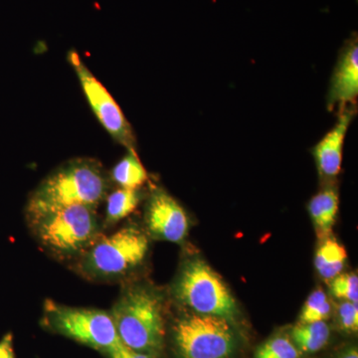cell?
Returning a JSON list of instances; mask_svg holds the SVG:
<instances>
[{
    "instance_id": "1",
    "label": "cell",
    "mask_w": 358,
    "mask_h": 358,
    "mask_svg": "<svg viewBox=\"0 0 358 358\" xmlns=\"http://www.w3.org/2000/svg\"><path fill=\"white\" fill-rule=\"evenodd\" d=\"M109 180L96 160L73 159L49 174L33 192L26 215L72 205L96 208L107 195Z\"/></svg>"
},
{
    "instance_id": "2",
    "label": "cell",
    "mask_w": 358,
    "mask_h": 358,
    "mask_svg": "<svg viewBox=\"0 0 358 358\" xmlns=\"http://www.w3.org/2000/svg\"><path fill=\"white\" fill-rule=\"evenodd\" d=\"M110 315L122 345L136 352L159 355L166 329L162 299L154 289L143 285L129 286L115 301Z\"/></svg>"
},
{
    "instance_id": "3",
    "label": "cell",
    "mask_w": 358,
    "mask_h": 358,
    "mask_svg": "<svg viewBox=\"0 0 358 358\" xmlns=\"http://www.w3.org/2000/svg\"><path fill=\"white\" fill-rule=\"evenodd\" d=\"M26 216L37 241L57 258L78 259L101 237L93 207L72 205Z\"/></svg>"
},
{
    "instance_id": "4",
    "label": "cell",
    "mask_w": 358,
    "mask_h": 358,
    "mask_svg": "<svg viewBox=\"0 0 358 358\" xmlns=\"http://www.w3.org/2000/svg\"><path fill=\"white\" fill-rule=\"evenodd\" d=\"M150 242L134 225L124 226L110 236H101L77 259V270L96 281H115L136 270L145 261Z\"/></svg>"
},
{
    "instance_id": "5",
    "label": "cell",
    "mask_w": 358,
    "mask_h": 358,
    "mask_svg": "<svg viewBox=\"0 0 358 358\" xmlns=\"http://www.w3.org/2000/svg\"><path fill=\"white\" fill-rule=\"evenodd\" d=\"M173 293L193 313L216 315L234 324L238 313L234 296L222 278L201 259L183 264L174 282Z\"/></svg>"
},
{
    "instance_id": "6",
    "label": "cell",
    "mask_w": 358,
    "mask_h": 358,
    "mask_svg": "<svg viewBox=\"0 0 358 358\" xmlns=\"http://www.w3.org/2000/svg\"><path fill=\"white\" fill-rule=\"evenodd\" d=\"M42 324L52 333L99 352H108L120 341L110 313L98 308L69 307L48 300Z\"/></svg>"
},
{
    "instance_id": "7",
    "label": "cell",
    "mask_w": 358,
    "mask_h": 358,
    "mask_svg": "<svg viewBox=\"0 0 358 358\" xmlns=\"http://www.w3.org/2000/svg\"><path fill=\"white\" fill-rule=\"evenodd\" d=\"M173 338L181 358H229L236 345L229 320L195 313L178 320Z\"/></svg>"
},
{
    "instance_id": "8",
    "label": "cell",
    "mask_w": 358,
    "mask_h": 358,
    "mask_svg": "<svg viewBox=\"0 0 358 358\" xmlns=\"http://www.w3.org/2000/svg\"><path fill=\"white\" fill-rule=\"evenodd\" d=\"M67 59L76 72L90 107L103 129L128 150H136L133 129L115 99L85 65L76 51L71 50Z\"/></svg>"
},
{
    "instance_id": "9",
    "label": "cell",
    "mask_w": 358,
    "mask_h": 358,
    "mask_svg": "<svg viewBox=\"0 0 358 358\" xmlns=\"http://www.w3.org/2000/svg\"><path fill=\"white\" fill-rule=\"evenodd\" d=\"M148 232L155 238L171 243L185 241L189 230V218L183 207L166 190L155 189L145 208Z\"/></svg>"
},
{
    "instance_id": "10",
    "label": "cell",
    "mask_w": 358,
    "mask_h": 358,
    "mask_svg": "<svg viewBox=\"0 0 358 358\" xmlns=\"http://www.w3.org/2000/svg\"><path fill=\"white\" fill-rule=\"evenodd\" d=\"M358 96V43L357 34L348 40L339 55L338 64L331 77L327 107L339 110L357 103Z\"/></svg>"
},
{
    "instance_id": "11",
    "label": "cell",
    "mask_w": 358,
    "mask_h": 358,
    "mask_svg": "<svg viewBox=\"0 0 358 358\" xmlns=\"http://www.w3.org/2000/svg\"><path fill=\"white\" fill-rule=\"evenodd\" d=\"M355 113L353 106L339 110L338 119L334 128L313 148V157L320 178L333 179L341 173L343 145Z\"/></svg>"
},
{
    "instance_id": "12",
    "label": "cell",
    "mask_w": 358,
    "mask_h": 358,
    "mask_svg": "<svg viewBox=\"0 0 358 358\" xmlns=\"http://www.w3.org/2000/svg\"><path fill=\"white\" fill-rule=\"evenodd\" d=\"M338 192L334 187L324 188L308 202V212L320 240L331 237L338 218Z\"/></svg>"
},
{
    "instance_id": "13",
    "label": "cell",
    "mask_w": 358,
    "mask_h": 358,
    "mask_svg": "<svg viewBox=\"0 0 358 358\" xmlns=\"http://www.w3.org/2000/svg\"><path fill=\"white\" fill-rule=\"evenodd\" d=\"M348 260V252L345 247L334 238L327 237L322 240L317 250L315 267L324 281L329 282L341 274Z\"/></svg>"
},
{
    "instance_id": "14",
    "label": "cell",
    "mask_w": 358,
    "mask_h": 358,
    "mask_svg": "<svg viewBox=\"0 0 358 358\" xmlns=\"http://www.w3.org/2000/svg\"><path fill=\"white\" fill-rule=\"evenodd\" d=\"M331 329L326 322H299L292 329L294 345L301 353H315L324 348L329 343Z\"/></svg>"
},
{
    "instance_id": "15",
    "label": "cell",
    "mask_w": 358,
    "mask_h": 358,
    "mask_svg": "<svg viewBox=\"0 0 358 358\" xmlns=\"http://www.w3.org/2000/svg\"><path fill=\"white\" fill-rule=\"evenodd\" d=\"M110 176L120 187L128 189H138L148 180L147 171L136 150H128V154L115 164Z\"/></svg>"
},
{
    "instance_id": "16",
    "label": "cell",
    "mask_w": 358,
    "mask_h": 358,
    "mask_svg": "<svg viewBox=\"0 0 358 358\" xmlns=\"http://www.w3.org/2000/svg\"><path fill=\"white\" fill-rule=\"evenodd\" d=\"M140 201L141 193L138 189L120 187L110 193L106 205V225H114L128 217L129 214L136 210Z\"/></svg>"
},
{
    "instance_id": "17",
    "label": "cell",
    "mask_w": 358,
    "mask_h": 358,
    "mask_svg": "<svg viewBox=\"0 0 358 358\" xmlns=\"http://www.w3.org/2000/svg\"><path fill=\"white\" fill-rule=\"evenodd\" d=\"M331 303L324 289H317L308 296L300 315L301 324L326 322L331 315Z\"/></svg>"
},
{
    "instance_id": "18",
    "label": "cell",
    "mask_w": 358,
    "mask_h": 358,
    "mask_svg": "<svg viewBox=\"0 0 358 358\" xmlns=\"http://www.w3.org/2000/svg\"><path fill=\"white\" fill-rule=\"evenodd\" d=\"M301 352L291 339L279 336L268 339L257 350L255 358H301Z\"/></svg>"
},
{
    "instance_id": "19",
    "label": "cell",
    "mask_w": 358,
    "mask_h": 358,
    "mask_svg": "<svg viewBox=\"0 0 358 358\" xmlns=\"http://www.w3.org/2000/svg\"><path fill=\"white\" fill-rule=\"evenodd\" d=\"M329 289L334 298L341 301H358V277L357 273L339 274L331 280Z\"/></svg>"
},
{
    "instance_id": "20",
    "label": "cell",
    "mask_w": 358,
    "mask_h": 358,
    "mask_svg": "<svg viewBox=\"0 0 358 358\" xmlns=\"http://www.w3.org/2000/svg\"><path fill=\"white\" fill-rule=\"evenodd\" d=\"M339 329L345 333L355 334L358 331L357 303L343 301L336 308Z\"/></svg>"
},
{
    "instance_id": "21",
    "label": "cell",
    "mask_w": 358,
    "mask_h": 358,
    "mask_svg": "<svg viewBox=\"0 0 358 358\" xmlns=\"http://www.w3.org/2000/svg\"><path fill=\"white\" fill-rule=\"evenodd\" d=\"M0 358H16L11 334H6L0 341Z\"/></svg>"
},
{
    "instance_id": "22",
    "label": "cell",
    "mask_w": 358,
    "mask_h": 358,
    "mask_svg": "<svg viewBox=\"0 0 358 358\" xmlns=\"http://www.w3.org/2000/svg\"><path fill=\"white\" fill-rule=\"evenodd\" d=\"M120 348L122 355L126 358H157V355H152V353L136 352V350H131L128 346L120 343Z\"/></svg>"
},
{
    "instance_id": "23",
    "label": "cell",
    "mask_w": 358,
    "mask_h": 358,
    "mask_svg": "<svg viewBox=\"0 0 358 358\" xmlns=\"http://www.w3.org/2000/svg\"><path fill=\"white\" fill-rule=\"evenodd\" d=\"M120 343H121V341H117V345L113 346V348H110L108 352H105L106 355H107L108 358H126L121 352Z\"/></svg>"
},
{
    "instance_id": "24",
    "label": "cell",
    "mask_w": 358,
    "mask_h": 358,
    "mask_svg": "<svg viewBox=\"0 0 358 358\" xmlns=\"http://www.w3.org/2000/svg\"><path fill=\"white\" fill-rule=\"evenodd\" d=\"M338 358H358V352L357 346H350L339 353Z\"/></svg>"
}]
</instances>
